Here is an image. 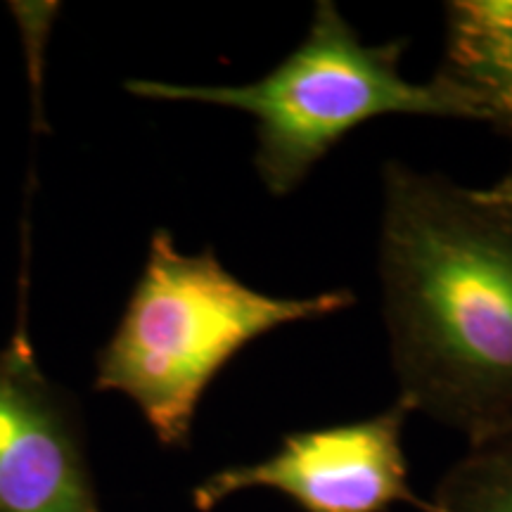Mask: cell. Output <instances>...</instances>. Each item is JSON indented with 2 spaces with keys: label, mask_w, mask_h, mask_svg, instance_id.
<instances>
[{
  "label": "cell",
  "mask_w": 512,
  "mask_h": 512,
  "mask_svg": "<svg viewBox=\"0 0 512 512\" xmlns=\"http://www.w3.org/2000/svg\"><path fill=\"white\" fill-rule=\"evenodd\" d=\"M377 280L399 403L475 441L512 425V207L392 159Z\"/></svg>",
  "instance_id": "cell-1"
},
{
  "label": "cell",
  "mask_w": 512,
  "mask_h": 512,
  "mask_svg": "<svg viewBox=\"0 0 512 512\" xmlns=\"http://www.w3.org/2000/svg\"><path fill=\"white\" fill-rule=\"evenodd\" d=\"M354 304L351 290L309 297L254 290L211 247L183 254L174 235L159 228L124 316L95 356V389L124 394L164 446H185L200 399L230 358L275 328Z\"/></svg>",
  "instance_id": "cell-2"
},
{
  "label": "cell",
  "mask_w": 512,
  "mask_h": 512,
  "mask_svg": "<svg viewBox=\"0 0 512 512\" xmlns=\"http://www.w3.org/2000/svg\"><path fill=\"white\" fill-rule=\"evenodd\" d=\"M401 53L399 41L370 46L335 3L320 0L309 34L264 79L242 86L131 79L124 88L147 100L200 102L252 114L256 174L273 197H287L339 140L375 117L415 114L503 124L482 93L451 76L439 74L425 83L406 79Z\"/></svg>",
  "instance_id": "cell-3"
},
{
  "label": "cell",
  "mask_w": 512,
  "mask_h": 512,
  "mask_svg": "<svg viewBox=\"0 0 512 512\" xmlns=\"http://www.w3.org/2000/svg\"><path fill=\"white\" fill-rule=\"evenodd\" d=\"M406 406L375 418L294 432L266 460L214 472L192 491L197 510L209 512L226 498L252 489H271L292 498L304 512H382L415 501L401 446Z\"/></svg>",
  "instance_id": "cell-4"
},
{
  "label": "cell",
  "mask_w": 512,
  "mask_h": 512,
  "mask_svg": "<svg viewBox=\"0 0 512 512\" xmlns=\"http://www.w3.org/2000/svg\"><path fill=\"white\" fill-rule=\"evenodd\" d=\"M0 512H100L79 411L24 330L0 344Z\"/></svg>",
  "instance_id": "cell-5"
},
{
  "label": "cell",
  "mask_w": 512,
  "mask_h": 512,
  "mask_svg": "<svg viewBox=\"0 0 512 512\" xmlns=\"http://www.w3.org/2000/svg\"><path fill=\"white\" fill-rule=\"evenodd\" d=\"M451 76L482 93L512 124V0L448 3V67Z\"/></svg>",
  "instance_id": "cell-6"
},
{
  "label": "cell",
  "mask_w": 512,
  "mask_h": 512,
  "mask_svg": "<svg viewBox=\"0 0 512 512\" xmlns=\"http://www.w3.org/2000/svg\"><path fill=\"white\" fill-rule=\"evenodd\" d=\"M437 512H512V425L475 441L453 467L434 503Z\"/></svg>",
  "instance_id": "cell-7"
},
{
  "label": "cell",
  "mask_w": 512,
  "mask_h": 512,
  "mask_svg": "<svg viewBox=\"0 0 512 512\" xmlns=\"http://www.w3.org/2000/svg\"><path fill=\"white\" fill-rule=\"evenodd\" d=\"M491 190H494L505 204H510L512 207V178H508V181H503L501 185H496V188H491Z\"/></svg>",
  "instance_id": "cell-8"
}]
</instances>
